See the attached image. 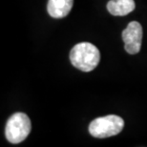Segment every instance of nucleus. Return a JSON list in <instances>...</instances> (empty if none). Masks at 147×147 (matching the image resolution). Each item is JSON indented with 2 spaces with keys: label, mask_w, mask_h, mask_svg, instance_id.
Segmentation results:
<instances>
[{
  "label": "nucleus",
  "mask_w": 147,
  "mask_h": 147,
  "mask_svg": "<svg viewBox=\"0 0 147 147\" xmlns=\"http://www.w3.org/2000/svg\"><path fill=\"white\" fill-rule=\"evenodd\" d=\"M100 54L95 45L89 42L78 43L70 53V60L76 68L82 72H91L98 66Z\"/></svg>",
  "instance_id": "f257e3e1"
},
{
  "label": "nucleus",
  "mask_w": 147,
  "mask_h": 147,
  "mask_svg": "<svg viewBox=\"0 0 147 147\" xmlns=\"http://www.w3.org/2000/svg\"><path fill=\"white\" fill-rule=\"evenodd\" d=\"M124 121L120 117L109 115L94 119L89 125V132L93 137L104 139L116 136L121 132Z\"/></svg>",
  "instance_id": "f03ea898"
},
{
  "label": "nucleus",
  "mask_w": 147,
  "mask_h": 147,
  "mask_svg": "<svg viewBox=\"0 0 147 147\" xmlns=\"http://www.w3.org/2000/svg\"><path fill=\"white\" fill-rule=\"evenodd\" d=\"M32 129L31 120L24 113H16L9 119L6 124V138L11 143L23 142Z\"/></svg>",
  "instance_id": "7ed1b4c3"
},
{
  "label": "nucleus",
  "mask_w": 147,
  "mask_h": 147,
  "mask_svg": "<svg viewBox=\"0 0 147 147\" xmlns=\"http://www.w3.org/2000/svg\"><path fill=\"white\" fill-rule=\"evenodd\" d=\"M122 39L125 51L130 55H136L140 51L142 41V27L139 22L132 21L122 32Z\"/></svg>",
  "instance_id": "20e7f679"
},
{
  "label": "nucleus",
  "mask_w": 147,
  "mask_h": 147,
  "mask_svg": "<svg viewBox=\"0 0 147 147\" xmlns=\"http://www.w3.org/2000/svg\"><path fill=\"white\" fill-rule=\"evenodd\" d=\"M74 0H49L47 10L54 18H62L71 11Z\"/></svg>",
  "instance_id": "39448f33"
},
{
  "label": "nucleus",
  "mask_w": 147,
  "mask_h": 147,
  "mask_svg": "<svg viewBox=\"0 0 147 147\" xmlns=\"http://www.w3.org/2000/svg\"><path fill=\"white\" fill-rule=\"evenodd\" d=\"M136 8L134 0H110L107 4L108 11L115 16H123Z\"/></svg>",
  "instance_id": "423d86ee"
}]
</instances>
